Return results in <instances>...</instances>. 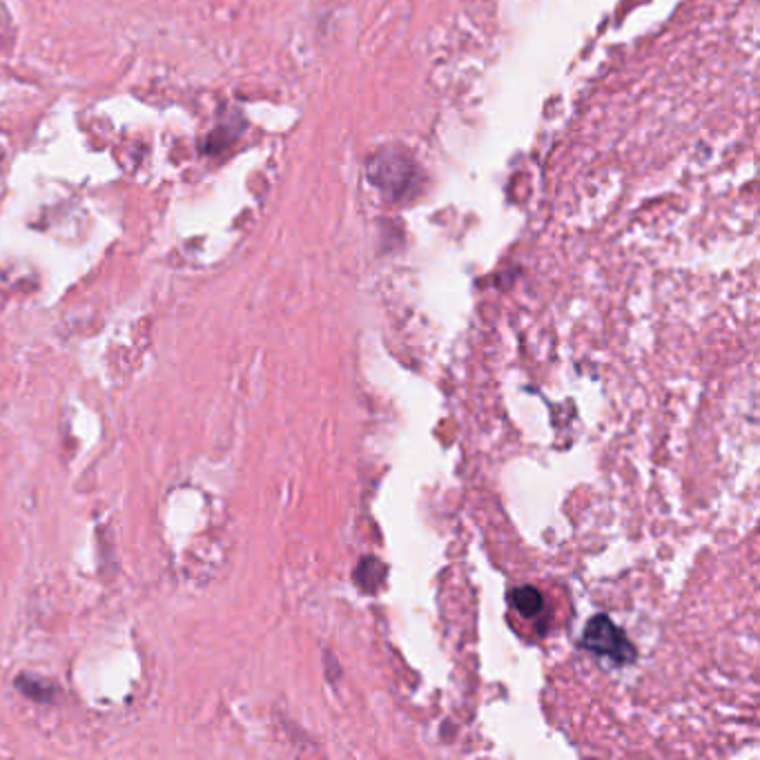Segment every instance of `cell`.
I'll return each instance as SVG.
<instances>
[{
  "mask_svg": "<svg viewBox=\"0 0 760 760\" xmlns=\"http://www.w3.org/2000/svg\"><path fill=\"white\" fill-rule=\"evenodd\" d=\"M513 604L524 618H533L542 611V596L533 587H522L513 591Z\"/></svg>",
  "mask_w": 760,
  "mask_h": 760,
  "instance_id": "cell-2",
  "label": "cell"
},
{
  "mask_svg": "<svg viewBox=\"0 0 760 760\" xmlns=\"http://www.w3.org/2000/svg\"><path fill=\"white\" fill-rule=\"evenodd\" d=\"M582 645L604 658H611L618 665H629L636 658V649L607 616H596L584 627Z\"/></svg>",
  "mask_w": 760,
  "mask_h": 760,
  "instance_id": "cell-1",
  "label": "cell"
},
{
  "mask_svg": "<svg viewBox=\"0 0 760 760\" xmlns=\"http://www.w3.org/2000/svg\"><path fill=\"white\" fill-rule=\"evenodd\" d=\"M16 685L21 687V691H23V694H27V696L38 698V700H45V698H47V696L43 694V685H41V682L29 680V678H18Z\"/></svg>",
  "mask_w": 760,
  "mask_h": 760,
  "instance_id": "cell-3",
  "label": "cell"
}]
</instances>
